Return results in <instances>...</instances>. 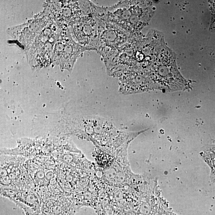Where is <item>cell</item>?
I'll return each mask as SVG.
<instances>
[{
    "mask_svg": "<svg viewBox=\"0 0 215 215\" xmlns=\"http://www.w3.org/2000/svg\"><path fill=\"white\" fill-rule=\"evenodd\" d=\"M162 37L152 31L146 36L139 33L130 39L105 62L107 72L117 75L127 70L149 71L158 57L163 45Z\"/></svg>",
    "mask_w": 215,
    "mask_h": 215,
    "instance_id": "cell-1",
    "label": "cell"
},
{
    "mask_svg": "<svg viewBox=\"0 0 215 215\" xmlns=\"http://www.w3.org/2000/svg\"><path fill=\"white\" fill-rule=\"evenodd\" d=\"M105 19L134 34L147 26L154 13L150 1H121L109 7H101Z\"/></svg>",
    "mask_w": 215,
    "mask_h": 215,
    "instance_id": "cell-2",
    "label": "cell"
},
{
    "mask_svg": "<svg viewBox=\"0 0 215 215\" xmlns=\"http://www.w3.org/2000/svg\"><path fill=\"white\" fill-rule=\"evenodd\" d=\"M99 13L101 20L95 49L102 56L105 62L123 46L133 34L105 19L101 12Z\"/></svg>",
    "mask_w": 215,
    "mask_h": 215,
    "instance_id": "cell-3",
    "label": "cell"
}]
</instances>
